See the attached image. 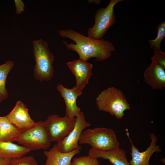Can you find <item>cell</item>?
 <instances>
[{"label": "cell", "instance_id": "1", "mask_svg": "<svg viewBox=\"0 0 165 165\" xmlns=\"http://www.w3.org/2000/svg\"><path fill=\"white\" fill-rule=\"evenodd\" d=\"M60 36L70 39L75 44L62 42L69 50L76 52L79 59L87 61L91 58H96L97 61H102L111 57L112 52L115 51L113 43L103 39L95 40L85 36L81 33L71 29H62L58 31Z\"/></svg>", "mask_w": 165, "mask_h": 165}, {"label": "cell", "instance_id": "2", "mask_svg": "<svg viewBox=\"0 0 165 165\" xmlns=\"http://www.w3.org/2000/svg\"><path fill=\"white\" fill-rule=\"evenodd\" d=\"M32 46L35 61L33 70L35 78L41 82L50 81L54 72L53 53L50 50L48 42L42 38L33 40Z\"/></svg>", "mask_w": 165, "mask_h": 165}, {"label": "cell", "instance_id": "3", "mask_svg": "<svg viewBox=\"0 0 165 165\" xmlns=\"http://www.w3.org/2000/svg\"><path fill=\"white\" fill-rule=\"evenodd\" d=\"M96 103L99 110L108 112L117 119H122L124 112L130 109L123 92L114 86L101 91L96 98Z\"/></svg>", "mask_w": 165, "mask_h": 165}, {"label": "cell", "instance_id": "4", "mask_svg": "<svg viewBox=\"0 0 165 165\" xmlns=\"http://www.w3.org/2000/svg\"><path fill=\"white\" fill-rule=\"evenodd\" d=\"M79 143L88 144L92 148L101 151L119 147V144L113 130L100 127L84 130L80 136Z\"/></svg>", "mask_w": 165, "mask_h": 165}, {"label": "cell", "instance_id": "5", "mask_svg": "<svg viewBox=\"0 0 165 165\" xmlns=\"http://www.w3.org/2000/svg\"><path fill=\"white\" fill-rule=\"evenodd\" d=\"M123 0H111L105 8L99 9L94 15V24L87 31L88 37L99 40L107 31L116 23L114 7L118 2Z\"/></svg>", "mask_w": 165, "mask_h": 165}, {"label": "cell", "instance_id": "6", "mask_svg": "<svg viewBox=\"0 0 165 165\" xmlns=\"http://www.w3.org/2000/svg\"><path fill=\"white\" fill-rule=\"evenodd\" d=\"M16 141L31 151L45 150L51 145L42 121H38L36 126L22 132Z\"/></svg>", "mask_w": 165, "mask_h": 165}, {"label": "cell", "instance_id": "7", "mask_svg": "<svg viewBox=\"0 0 165 165\" xmlns=\"http://www.w3.org/2000/svg\"><path fill=\"white\" fill-rule=\"evenodd\" d=\"M75 122V118H72L66 116L61 117L53 114L44 122V126L50 141L57 142L68 136L73 129Z\"/></svg>", "mask_w": 165, "mask_h": 165}, {"label": "cell", "instance_id": "8", "mask_svg": "<svg viewBox=\"0 0 165 165\" xmlns=\"http://www.w3.org/2000/svg\"><path fill=\"white\" fill-rule=\"evenodd\" d=\"M75 118L76 122L73 130L65 138L57 142V148L62 152H68L75 149H81V146L78 145L80 136L82 131L91 124L86 121L82 112Z\"/></svg>", "mask_w": 165, "mask_h": 165}, {"label": "cell", "instance_id": "9", "mask_svg": "<svg viewBox=\"0 0 165 165\" xmlns=\"http://www.w3.org/2000/svg\"><path fill=\"white\" fill-rule=\"evenodd\" d=\"M6 116L21 133L33 127L38 123L31 118L27 107L20 100L17 101L13 110Z\"/></svg>", "mask_w": 165, "mask_h": 165}, {"label": "cell", "instance_id": "10", "mask_svg": "<svg viewBox=\"0 0 165 165\" xmlns=\"http://www.w3.org/2000/svg\"><path fill=\"white\" fill-rule=\"evenodd\" d=\"M126 134L131 145L132 159L129 162L130 165H150L149 160L153 153L155 152L159 153L161 152L160 146L156 145L157 137L154 133H151L149 135L151 140L150 145L145 151L140 152L134 145L127 129H126Z\"/></svg>", "mask_w": 165, "mask_h": 165}, {"label": "cell", "instance_id": "11", "mask_svg": "<svg viewBox=\"0 0 165 165\" xmlns=\"http://www.w3.org/2000/svg\"><path fill=\"white\" fill-rule=\"evenodd\" d=\"M66 64L76 78L75 86L82 91L89 83L92 74L93 64L79 59L69 61Z\"/></svg>", "mask_w": 165, "mask_h": 165}, {"label": "cell", "instance_id": "12", "mask_svg": "<svg viewBox=\"0 0 165 165\" xmlns=\"http://www.w3.org/2000/svg\"><path fill=\"white\" fill-rule=\"evenodd\" d=\"M57 88L64 101L65 116L72 118H75L81 112L77 105L76 100L78 97L82 94V91L75 86L72 89H69L61 84L58 85Z\"/></svg>", "mask_w": 165, "mask_h": 165}, {"label": "cell", "instance_id": "13", "mask_svg": "<svg viewBox=\"0 0 165 165\" xmlns=\"http://www.w3.org/2000/svg\"><path fill=\"white\" fill-rule=\"evenodd\" d=\"M150 65L145 70V81L153 89L161 90L165 87V68L152 60Z\"/></svg>", "mask_w": 165, "mask_h": 165}, {"label": "cell", "instance_id": "14", "mask_svg": "<svg viewBox=\"0 0 165 165\" xmlns=\"http://www.w3.org/2000/svg\"><path fill=\"white\" fill-rule=\"evenodd\" d=\"M88 155L97 159L100 158L108 160L114 165H130L125 151L119 147L105 151L91 148L89 150Z\"/></svg>", "mask_w": 165, "mask_h": 165}, {"label": "cell", "instance_id": "15", "mask_svg": "<svg viewBox=\"0 0 165 165\" xmlns=\"http://www.w3.org/2000/svg\"><path fill=\"white\" fill-rule=\"evenodd\" d=\"M81 149H75L68 152H61L55 144L48 151H45L43 153L46 157L43 165H70L73 157L79 154Z\"/></svg>", "mask_w": 165, "mask_h": 165}, {"label": "cell", "instance_id": "16", "mask_svg": "<svg viewBox=\"0 0 165 165\" xmlns=\"http://www.w3.org/2000/svg\"><path fill=\"white\" fill-rule=\"evenodd\" d=\"M31 150L13 142L0 141V158L13 159L25 156Z\"/></svg>", "mask_w": 165, "mask_h": 165}, {"label": "cell", "instance_id": "17", "mask_svg": "<svg viewBox=\"0 0 165 165\" xmlns=\"http://www.w3.org/2000/svg\"><path fill=\"white\" fill-rule=\"evenodd\" d=\"M0 141L13 142L21 132L8 120L6 116H0Z\"/></svg>", "mask_w": 165, "mask_h": 165}, {"label": "cell", "instance_id": "18", "mask_svg": "<svg viewBox=\"0 0 165 165\" xmlns=\"http://www.w3.org/2000/svg\"><path fill=\"white\" fill-rule=\"evenodd\" d=\"M14 65L13 62L11 60L7 61L5 63L0 65V103L7 97L8 92L6 87V78Z\"/></svg>", "mask_w": 165, "mask_h": 165}, {"label": "cell", "instance_id": "19", "mask_svg": "<svg viewBox=\"0 0 165 165\" xmlns=\"http://www.w3.org/2000/svg\"><path fill=\"white\" fill-rule=\"evenodd\" d=\"M157 33L156 37L153 40H148L151 49H160L162 40L165 38V22L163 21L157 26Z\"/></svg>", "mask_w": 165, "mask_h": 165}, {"label": "cell", "instance_id": "20", "mask_svg": "<svg viewBox=\"0 0 165 165\" xmlns=\"http://www.w3.org/2000/svg\"><path fill=\"white\" fill-rule=\"evenodd\" d=\"M70 165H100L97 159L88 155L76 157L71 162Z\"/></svg>", "mask_w": 165, "mask_h": 165}, {"label": "cell", "instance_id": "21", "mask_svg": "<svg viewBox=\"0 0 165 165\" xmlns=\"http://www.w3.org/2000/svg\"><path fill=\"white\" fill-rule=\"evenodd\" d=\"M9 165H38L35 159L31 156L11 159Z\"/></svg>", "mask_w": 165, "mask_h": 165}, {"label": "cell", "instance_id": "22", "mask_svg": "<svg viewBox=\"0 0 165 165\" xmlns=\"http://www.w3.org/2000/svg\"><path fill=\"white\" fill-rule=\"evenodd\" d=\"M154 55L151 59L165 68V53L162 52L160 48L154 49Z\"/></svg>", "mask_w": 165, "mask_h": 165}, {"label": "cell", "instance_id": "23", "mask_svg": "<svg viewBox=\"0 0 165 165\" xmlns=\"http://www.w3.org/2000/svg\"><path fill=\"white\" fill-rule=\"evenodd\" d=\"M14 1L16 7V14H21L24 11L25 5L24 2L21 0H15Z\"/></svg>", "mask_w": 165, "mask_h": 165}, {"label": "cell", "instance_id": "24", "mask_svg": "<svg viewBox=\"0 0 165 165\" xmlns=\"http://www.w3.org/2000/svg\"><path fill=\"white\" fill-rule=\"evenodd\" d=\"M11 159L0 158V165H9Z\"/></svg>", "mask_w": 165, "mask_h": 165}, {"label": "cell", "instance_id": "25", "mask_svg": "<svg viewBox=\"0 0 165 165\" xmlns=\"http://www.w3.org/2000/svg\"><path fill=\"white\" fill-rule=\"evenodd\" d=\"M88 1L89 3L90 4L92 2H94L96 4H99L101 2V1L99 0H90Z\"/></svg>", "mask_w": 165, "mask_h": 165}, {"label": "cell", "instance_id": "26", "mask_svg": "<svg viewBox=\"0 0 165 165\" xmlns=\"http://www.w3.org/2000/svg\"><path fill=\"white\" fill-rule=\"evenodd\" d=\"M0 127H1V123H0Z\"/></svg>", "mask_w": 165, "mask_h": 165}]
</instances>
